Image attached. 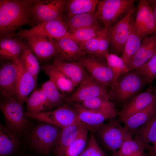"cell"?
<instances>
[{
    "instance_id": "1",
    "label": "cell",
    "mask_w": 156,
    "mask_h": 156,
    "mask_svg": "<svg viewBox=\"0 0 156 156\" xmlns=\"http://www.w3.org/2000/svg\"><path fill=\"white\" fill-rule=\"evenodd\" d=\"M34 0H0V34L12 37L20 27L31 20L30 12Z\"/></svg>"
},
{
    "instance_id": "2",
    "label": "cell",
    "mask_w": 156,
    "mask_h": 156,
    "mask_svg": "<svg viewBox=\"0 0 156 156\" xmlns=\"http://www.w3.org/2000/svg\"><path fill=\"white\" fill-rule=\"evenodd\" d=\"M134 0H103L99 1L95 16L104 26L109 28L135 8Z\"/></svg>"
},
{
    "instance_id": "3",
    "label": "cell",
    "mask_w": 156,
    "mask_h": 156,
    "mask_svg": "<svg viewBox=\"0 0 156 156\" xmlns=\"http://www.w3.org/2000/svg\"><path fill=\"white\" fill-rule=\"evenodd\" d=\"M125 73L120 76L108 92L110 99L119 102L127 101L138 92L146 83L136 71Z\"/></svg>"
},
{
    "instance_id": "4",
    "label": "cell",
    "mask_w": 156,
    "mask_h": 156,
    "mask_svg": "<svg viewBox=\"0 0 156 156\" xmlns=\"http://www.w3.org/2000/svg\"><path fill=\"white\" fill-rule=\"evenodd\" d=\"M6 127L14 133L24 131L29 122L23 110V105L14 97L6 98L0 105Z\"/></svg>"
},
{
    "instance_id": "5",
    "label": "cell",
    "mask_w": 156,
    "mask_h": 156,
    "mask_svg": "<svg viewBox=\"0 0 156 156\" xmlns=\"http://www.w3.org/2000/svg\"><path fill=\"white\" fill-rule=\"evenodd\" d=\"M90 130L96 132L104 145L114 153L119 149L123 142L133 134L122 127L120 121L117 120L90 128Z\"/></svg>"
},
{
    "instance_id": "6",
    "label": "cell",
    "mask_w": 156,
    "mask_h": 156,
    "mask_svg": "<svg viewBox=\"0 0 156 156\" xmlns=\"http://www.w3.org/2000/svg\"><path fill=\"white\" fill-rule=\"evenodd\" d=\"M60 129L46 122L39 124L32 132L31 146L41 154L49 153L53 150Z\"/></svg>"
},
{
    "instance_id": "7",
    "label": "cell",
    "mask_w": 156,
    "mask_h": 156,
    "mask_svg": "<svg viewBox=\"0 0 156 156\" xmlns=\"http://www.w3.org/2000/svg\"><path fill=\"white\" fill-rule=\"evenodd\" d=\"M68 31L62 17L53 20L42 22L28 29H21L15 34L19 40L30 36H40L55 39L64 37Z\"/></svg>"
},
{
    "instance_id": "8",
    "label": "cell",
    "mask_w": 156,
    "mask_h": 156,
    "mask_svg": "<svg viewBox=\"0 0 156 156\" xmlns=\"http://www.w3.org/2000/svg\"><path fill=\"white\" fill-rule=\"evenodd\" d=\"M67 0H34L30 9L31 20L39 24L62 17Z\"/></svg>"
},
{
    "instance_id": "9",
    "label": "cell",
    "mask_w": 156,
    "mask_h": 156,
    "mask_svg": "<svg viewBox=\"0 0 156 156\" xmlns=\"http://www.w3.org/2000/svg\"><path fill=\"white\" fill-rule=\"evenodd\" d=\"M25 114L27 118L47 123L60 128L65 127L79 120L74 108L65 104L53 110L43 112L37 114H30L26 112Z\"/></svg>"
},
{
    "instance_id": "10",
    "label": "cell",
    "mask_w": 156,
    "mask_h": 156,
    "mask_svg": "<svg viewBox=\"0 0 156 156\" xmlns=\"http://www.w3.org/2000/svg\"><path fill=\"white\" fill-rule=\"evenodd\" d=\"M133 25L135 32L142 40L155 33L156 26L153 13L147 0L138 1Z\"/></svg>"
},
{
    "instance_id": "11",
    "label": "cell",
    "mask_w": 156,
    "mask_h": 156,
    "mask_svg": "<svg viewBox=\"0 0 156 156\" xmlns=\"http://www.w3.org/2000/svg\"><path fill=\"white\" fill-rule=\"evenodd\" d=\"M101 60L93 55L88 54L82 56L78 62L93 78L106 88L108 86L111 87L113 75L107 64L102 62Z\"/></svg>"
},
{
    "instance_id": "12",
    "label": "cell",
    "mask_w": 156,
    "mask_h": 156,
    "mask_svg": "<svg viewBox=\"0 0 156 156\" xmlns=\"http://www.w3.org/2000/svg\"><path fill=\"white\" fill-rule=\"evenodd\" d=\"M135 10V8L131 10L121 20L109 28V46L116 54H122L129 34L130 19Z\"/></svg>"
},
{
    "instance_id": "13",
    "label": "cell",
    "mask_w": 156,
    "mask_h": 156,
    "mask_svg": "<svg viewBox=\"0 0 156 156\" xmlns=\"http://www.w3.org/2000/svg\"><path fill=\"white\" fill-rule=\"evenodd\" d=\"M108 93L104 86L88 74L71 95L70 100L75 103H81L98 96L108 97Z\"/></svg>"
},
{
    "instance_id": "14",
    "label": "cell",
    "mask_w": 156,
    "mask_h": 156,
    "mask_svg": "<svg viewBox=\"0 0 156 156\" xmlns=\"http://www.w3.org/2000/svg\"><path fill=\"white\" fill-rule=\"evenodd\" d=\"M14 61L18 70L15 97L22 105L26 102L27 96L36 87L37 80L25 68L20 57Z\"/></svg>"
},
{
    "instance_id": "15",
    "label": "cell",
    "mask_w": 156,
    "mask_h": 156,
    "mask_svg": "<svg viewBox=\"0 0 156 156\" xmlns=\"http://www.w3.org/2000/svg\"><path fill=\"white\" fill-rule=\"evenodd\" d=\"M26 38L28 45L37 58L48 59L58 53L53 38L40 36H30Z\"/></svg>"
},
{
    "instance_id": "16",
    "label": "cell",
    "mask_w": 156,
    "mask_h": 156,
    "mask_svg": "<svg viewBox=\"0 0 156 156\" xmlns=\"http://www.w3.org/2000/svg\"><path fill=\"white\" fill-rule=\"evenodd\" d=\"M18 73L17 65L14 61L4 64L1 68L0 91L5 99L15 97Z\"/></svg>"
},
{
    "instance_id": "17",
    "label": "cell",
    "mask_w": 156,
    "mask_h": 156,
    "mask_svg": "<svg viewBox=\"0 0 156 156\" xmlns=\"http://www.w3.org/2000/svg\"><path fill=\"white\" fill-rule=\"evenodd\" d=\"M149 87L146 91L132 99L123 107L119 113V121L124 123L130 116L145 108L156 99V95Z\"/></svg>"
},
{
    "instance_id": "18",
    "label": "cell",
    "mask_w": 156,
    "mask_h": 156,
    "mask_svg": "<svg viewBox=\"0 0 156 156\" xmlns=\"http://www.w3.org/2000/svg\"><path fill=\"white\" fill-rule=\"evenodd\" d=\"M86 125L80 120L61 128L53 150L55 156H60Z\"/></svg>"
},
{
    "instance_id": "19",
    "label": "cell",
    "mask_w": 156,
    "mask_h": 156,
    "mask_svg": "<svg viewBox=\"0 0 156 156\" xmlns=\"http://www.w3.org/2000/svg\"><path fill=\"white\" fill-rule=\"evenodd\" d=\"M156 53V35L142 40L140 48L127 66L129 71H133L143 65Z\"/></svg>"
},
{
    "instance_id": "20",
    "label": "cell",
    "mask_w": 156,
    "mask_h": 156,
    "mask_svg": "<svg viewBox=\"0 0 156 156\" xmlns=\"http://www.w3.org/2000/svg\"><path fill=\"white\" fill-rule=\"evenodd\" d=\"M53 65L69 79L75 87L80 84L88 74L86 69L78 62H66L59 56L55 57Z\"/></svg>"
},
{
    "instance_id": "21",
    "label": "cell",
    "mask_w": 156,
    "mask_h": 156,
    "mask_svg": "<svg viewBox=\"0 0 156 156\" xmlns=\"http://www.w3.org/2000/svg\"><path fill=\"white\" fill-rule=\"evenodd\" d=\"M156 114V99L148 106L129 117L124 127L133 133L149 121Z\"/></svg>"
},
{
    "instance_id": "22",
    "label": "cell",
    "mask_w": 156,
    "mask_h": 156,
    "mask_svg": "<svg viewBox=\"0 0 156 156\" xmlns=\"http://www.w3.org/2000/svg\"><path fill=\"white\" fill-rule=\"evenodd\" d=\"M81 103V104L86 109L104 114L110 119H113L116 116L115 103L110 101L108 96H98Z\"/></svg>"
},
{
    "instance_id": "23",
    "label": "cell",
    "mask_w": 156,
    "mask_h": 156,
    "mask_svg": "<svg viewBox=\"0 0 156 156\" xmlns=\"http://www.w3.org/2000/svg\"><path fill=\"white\" fill-rule=\"evenodd\" d=\"M59 56L65 61L79 60L86 53L74 41L66 37L55 39Z\"/></svg>"
},
{
    "instance_id": "24",
    "label": "cell",
    "mask_w": 156,
    "mask_h": 156,
    "mask_svg": "<svg viewBox=\"0 0 156 156\" xmlns=\"http://www.w3.org/2000/svg\"><path fill=\"white\" fill-rule=\"evenodd\" d=\"M41 69L62 93H70L75 87L69 79L53 65L44 66Z\"/></svg>"
},
{
    "instance_id": "25",
    "label": "cell",
    "mask_w": 156,
    "mask_h": 156,
    "mask_svg": "<svg viewBox=\"0 0 156 156\" xmlns=\"http://www.w3.org/2000/svg\"><path fill=\"white\" fill-rule=\"evenodd\" d=\"M133 14L130 20L129 34L121 57L127 67L140 48L142 41L135 31L133 25L134 18Z\"/></svg>"
},
{
    "instance_id": "26",
    "label": "cell",
    "mask_w": 156,
    "mask_h": 156,
    "mask_svg": "<svg viewBox=\"0 0 156 156\" xmlns=\"http://www.w3.org/2000/svg\"><path fill=\"white\" fill-rule=\"evenodd\" d=\"M73 106L79 120L90 128L100 126L105 120L110 119L104 114L86 109L79 103H75Z\"/></svg>"
},
{
    "instance_id": "27",
    "label": "cell",
    "mask_w": 156,
    "mask_h": 156,
    "mask_svg": "<svg viewBox=\"0 0 156 156\" xmlns=\"http://www.w3.org/2000/svg\"><path fill=\"white\" fill-rule=\"evenodd\" d=\"M22 44L19 40L12 37H5L0 42V55L3 59L14 60L20 57Z\"/></svg>"
},
{
    "instance_id": "28",
    "label": "cell",
    "mask_w": 156,
    "mask_h": 156,
    "mask_svg": "<svg viewBox=\"0 0 156 156\" xmlns=\"http://www.w3.org/2000/svg\"><path fill=\"white\" fill-rule=\"evenodd\" d=\"M26 112L37 114L48 109V101L45 92L42 88L35 90L27 98Z\"/></svg>"
},
{
    "instance_id": "29",
    "label": "cell",
    "mask_w": 156,
    "mask_h": 156,
    "mask_svg": "<svg viewBox=\"0 0 156 156\" xmlns=\"http://www.w3.org/2000/svg\"><path fill=\"white\" fill-rule=\"evenodd\" d=\"M65 22L68 31L100 25L95 16L94 12L69 16Z\"/></svg>"
},
{
    "instance_id": "30",
    "label": "cell",
    "mask_w": 156,
    "mask_h": 156,
    "mask_svg": "<svg viewBox=\"0 0 156 156\" xmlns=\"http://www.w3.org/2000/svg\"><path fill=\"white\" fill-rule=\"evenodd\" d=\"M14 134L6 127L0 124V156H8L16 149L18 141Z\"/></svg>"
},
{
    "instance_id": "31",
    "label": "cell",
    "mask_w": 156,
    "mask_h": 156,
    "mask_svg": "<svg viewBox=\"0 0 156 156\" xmlns=\"http://www.w3.org/2000/svg\"><path fill=\"white\" fill-rule=\"evenodd\" d=\"M98 0H71L67 1L66 5L68 16L94 12Z\"/></svg>"
},
{
    "instance_id": "32",
    "label": "cell",
    "mask_w": 156,
    "mask_h": 156,
    "mask_svg": "<svg viewBox=\"0 0 156 156\" xmlns=\"http://www.w3.org/2000/svg\"><path fill=\"white\" fill-rule=\"evenodd\" d=\"M137 131L134 140L147 146L149 143L156 142V114Z\"/></svg>"
},
{
    "instance_id": "33",
    "label": "cell",
    "mask_w": 156,
    "mask_h": 156,
    "mask_svg": "<svg viewBox=\"0 0 156 156\" xmlns=\"http://www.w3.org/2000/svg\"><path fill=\"white\" fill-rule=\"evenodd\" d=\"M20 58L25 69L37 80L40 69L37 58L29 46L23 43Z\"/></svg>"
},
{
    "instance_id": "34",
    "label": "cell",
    "mask_w": 156,
    "mask_h": 156,
    "mask_svg": "<svg viewBox=\"0 0 156 156\" xmlns=\"http://www.w3.org/2000/svg\"><path fill=\"white\" fill-rule=\"evenodd\" d=\"M41 88L44 91L48 101V109L60 105L64 101V93L60 91L50 79L42 84Z\"/></svg>"
},
{
    "instance_id": "35",
    "label": "cell",
    "mask_w": 156,
    "mask_h": 156,
    "mask_svg": "<svg viewBox=\"0 0 156 156\" xmlns=\"http://www.w3.org/2000/svg\"><path fill=\"white\" fill-rule=\"evenodd\" d=\"M101 25L68 31L65 36L78 44L97 36L102 28Z\"/></svg>"
},
{
    "instance_id": "36",
    "label": "cell",
    "mask_w": 156,
    "mask_h": 156,
    "mask_svg": "<svg viewBox=\"0 0 156 156\" xmlns=\"http://www.w3.org/2000/svg\"><path fill=\"white\" fill-rule=\"evenodd\" d=\"M89 127L86 125L60 156H78L84 150Z\"/></svg>"
},
{
    "instance_id": "37",
    "label": "cell",
    "mask_w": 156,
    "mask_h": 156,
    "mask_svg": "<svg viewBox=\"0 0 156 156\" xmlns=\"http://www.w3.org/2000/svg\"><path fill=\"white\" fill-rule=\"evenodd\" d=\"M107 64L111 70L113 79L111 87L115 83L118 78L122 74L129 71L127 66L121 57L111 53H107L105 57Z\"/></svg>"
},
{
    "instance_id": "38",
    "label": "cell",
    "mask_w": 156,
    "mask_h": 156,
    "mask_svg": "<svg viewBox=\"0 0 156 156\" xmlns=\"http://www.w3.org/2000/svg\"><path fill=\"white\" fill-rule=\"evenodd\" d=\"M148 148L133 139L131 135L123 142L118 151L126 156H144V150Z\"/></svg>"
},
{
    "instance_id": "39",
    "label": "cell",
    "mask_w": 156,
    "mask_h": 156,
    "mask_svg": "<svg viewBox=\"0 0 156 156\" xmlns=\"http://www.w3.org/2000/svg\"><path fill=\"white\" fill-rule=\"evenodd\" d=\"M134 70L137 72L146 83L151 85L156 78V53L146 62Z\"/></svg>"
},
{
    "instance_id": "40",
    "label": "cell",
    "mask_w": 156,
    "mask_h": 156,
    "mask_svg": "<svg viewBox=\"0 0 156 156\" xmlns=\"http://www.w3.org/2000/svg\"><path fill=\"white\" fill-rule=\"evenodd\" d=\"M98 36V58L105 59V56L109 53L110 38L109 28L103 27L100 31Z\"/></svg>"
},
{
    "instance_id": "41",
    "label": "cell",
    "mask_w": 156,
    "mask_h": 156,
    "mask_svg": "<svg viewBox=\"0 0 156 156\" xmlns=\"http://www.w3.org/2000/svg\"><path fill=\"white\" fill-rule=\"evenodd\" d=\"M98 35L78 45L86 54L93 55L98 58Z\"/></svg>"
},
{
    "instance_id": "42",
    "label": "cell",
    "mask_w": 156,
    "mask_h": 156,
    "mask_svg": "<svg viewBox=\"0 0 156 156\" xmlns=\"http://www.w3.org/2000/svg\"><path fill=\"white\" fill-rule=\"evenodd\" d=\"M99 148L94 134L92 132L88 147L78 156H94Z\"/></svg>"
},
{
    "instance_id": "43",
    "label": "cell",
    "mask_w": 156,
    "mask_h": 156,
    "mask_svg": "<svg viewBox=\"0 0 156 156\" xmlns=\"http://www.w3.org/2000/svg\"><path fill=\"white\" fill-rule=\"evenodd\" d=\"M147 1L152 9L156 26V0H151ZM155 35H156V31Z\"/></svg>"
},
{
    "instance_id": "44",
    "label": "cell",
    "mask_w": 156,
    "mask_h": 156,
    "mask_svg": "<svg viewBox=\"0 0 156 156\" xmlns=\"http://www.w3.org/2000/svg\"><path fill=\"white\" fill-rule=\"evenodd\" d=\"M94 156H106V155L99 148Z\"/></svg>"
},
{
    "instance_id": "45",
    "label": "cell",
    "mask_w": 156,
    "mask_h": 156,
    "mask_svg": "<svg viewBox=\"0 0 156 156\" xmlns=\"http://www.w3.org/2000/svg\"><path fill=\"white\" fill-rule=\"evenodd\" d=\"M113 156H126L125 155H123L119 153L118 151H116V152L114 153Z\"/></svg>"
},
{
    "instance_id": "46",
    "label": "cell",
    "mask_w": 156,
    "mask_h": 156,
    "mask_svg": "<svg viewBox=\"0 0 156 156\" xmlns=\"http://www.w3.org/2000/svg\"><path fill=\"white\" fill-rule=\"evenodd\" d=\"M154 151L155 153V155H156V142H155L154 144Z\"/></svg>"
},
{
    "instance_id": "47",
    "label": "cell",
    "mask_w": 156,
    "mask_h": 156,
    "mask_svg": "<svg viewBox=\"0 0 156 156\" xmlns=\"http://www.w3.org/2000/svg\"><path fill=\"white\" fill-rule=\"evenodd\" d=\"M155 95H156V90L155 92Z\"/></svg>"
},
{
    "instance_id": "48",
    "label": "cell",
    "mask_w": 156,
    "mask_h": 156,
    "mask_svg": "<svg viewBox=\"0 0 156 156\" xmlns=\"http://www.w3.org/2000/svg\"><path fill=\"white\" fill-rule=\"evenodd\" d=\"M155 156H156V155H155Z\"/></svg>"
}]
</instances>
